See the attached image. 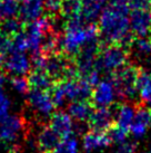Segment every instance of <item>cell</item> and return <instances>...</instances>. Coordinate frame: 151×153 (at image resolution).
Returning <instances> with one entry per match:
<instances>
[{
    "mask_svg": "<svg viewBox=\"0 0 151 153\" xmlns=\"http://www.w3.org/2000/svg\"><path fill=\"white\" fill-rule=\"evenodd\" d=\"M128 63V51L120 46L108 45L101 47L100 54L97 58L96 68L99 72L114 74L123 68Z\"/></svg>",
    "mask_w": 151,
    "mask_h": 153,
    "instance_id": "5",
    "label": "cell"
},
{
    "mask_svg": "<svg viewBox=\"0 0 151 153\" xmlns=\"http://www.w3.org/2000/svg\"><path fill=\"white\" fill-rule=\"evenodd\" d=\"M6 79H7L6 74L0 71V92L4 91V84H6Z\"/></svg>",
    "mask_w": 151,
    "mask_h": 153,
    "instance_id": "34",
    "label": "cell"
},
{
    "mask_svg": "<svg viewBox=\"0 0 151 153\" xmlns=\"http://www.w3.org/2000/svg\"><path fill=\"white\" fill-rule=\"evenodd\" d=\"M114 116V113L109 107H98L89 119V126L95 132L107 133L116 124Z\"/></svg>",
    "mask_w": 151,
    "mask_h": 153,
    "instance_id": "12",
    "label": "cell"
},
{
    "mask_svg": "<svg viewBox=\"0 0 151 153\" xmlns=\"http://www.w3.org/2000/svg\"><path fill=\"white\" fill-rule=\"evenodd\" d=\"M11 86L19 94H26V93L28 94V92H29L30 89L28 78H26L23 76L13 77L12 79H11Z\"/></svg>",
    "mask_w": 151,
    "mask_h": 153,
    "instance_id": "29",
    "label": "cell"
},
{
    "mask_svg": "<svg viewBox=\"0 0 151 153\" xmlns=\"http://www.w3.org/2000/svg\"><path fill=\"white\" fill-rule=\"evenodd\" d=\"M141 69L134 65H126L111 75V82L117 89L118 97L133 100L138 92V78Z\"/></svg>",
    "mask_w": 151,
    "mask_h": 153,
    "instance_id": "4",
    "label": "cell"
},
{
    "mask_svg": "<svg viewBox=\"0 0 151 153\" xmlns=\"http://www.w3.org/2000/svg\"><path fill=\"white\" fill-rule=\"evenodd\" d=\"M129 22L131 33L136 38H147L151 33V11L131 10Z\"/></svg>",
    "mask_w": 151,
    "mask_h": 153,
    "instance_id": "9",
    "label": "cell"
},
{
    "mask_svg": "<svg viewBox=\"0 0 151 153\" xmlns=\"http://www.w3.org/2000/svg\"><path fill=\"white\" fill-rule=\"evenodd\" d=\"M10 49V39L4 37L0 34V62H2L6 57V53Z\"/></svg>",
    "mask_w": 151,
    "mask_h": 153,
    "instance_id": "33",
    "label": "cell"
},
{
    "mask_svg": "<svg viewBox=\"0 0 151 153\" xmlns=\"http://www.w3.org/2000/svg\"><path fill=\"white\" fill-rule=\"evenodd\" d=\"M132 47L136 54L140 57H146L151 54V39L149 38H136Z\"/></svg>",
    "mask_w": 151,
    "mask_h": 153,
    "instance_id": "27",
    "label": "cell"
},
{
    "mask_svg": "<svg viewBox=\"0 0 151 153\" xmlns=\"http://www.w3.org/2000/svg\"><path fill=\"white\" fill-rule=\"evenodd\" d=\"M99 29L95 24L86 25L81 17L67 20L65 24V34L59 37L58 51L70 58H75L84 46L98 40Z\"/></svg>",
    "mask_w": 151,
    "mask_h": 153,
    "instance_id": "2",
    "label": "cell"
},
{
    "mask_svg": "<svg viewBox=\"0 0 151 153\" xmlns=\"http://www.w3.org/2000/svg\"><path fill=\"white\" fill-rule=\"evenodd\" d=\"M52 153H79L78 141L73 136L63 139Z\"/></svg>",
    "mask_w": 151,
    "mask_h": 153,
    "instance_id": "26",
    "label": "cell"
},
{
    "mask_svg": "<svg viewBox=\"0 0 151 153\" xmlns=\"http://www.w3.org/2000/svg\"><path fill=\"white\" fill-rule=\"evenodd\" d=\"M138 92L140 98L151 106V73L141 71L138 78Z\"/></svg>",
    "mask_w": 151,
    "mask_h": 153,
    "instance_id": "23",
    "label": "cell"
},
{
    "mask_svg": "<svg viewBox=\"0 0 151 153\" xmlns=\"http://www.w3.org/2000/svg\"><path fill=\"white\" fill-rule=\"evenodd\" d=\"M27 100H28V104L38 114L42 116H49L54 114L56 105L52 101L50 92L29 89V92L27 94Z\"/></svg>",
    "mask_w": 151,
    "mask_h": 153,
    "instance_id": "8",
    "label": "cell"
},
{
    "mask_svg": "<svg viewBox=\"0 0 151 153\" xmlns=\"http://www.w3.org/2000/svg\"><path fill=\"white\" fill-rule=\"evenodd\" d=\"M20 11V0H0V20L16 18Z\"/></svg>",
    "mask_w": 151,
    "mask_h": 153,
    "instance_id": "24",
    "label": "cell"
},
{
    "mask_svg": "<svg viewBox=\"0 0 151 153\" xmlns=\"http://www.w3.org/2000/svg\"><path fill=\"white\" fill-rule=\"evenodd\" d=\"M151 126V110L146 106H138L136 111L133 122L129 131L133 137L140 139L144 136Z\"/></svg>",
    "mask_w": 151,
    "mask_h": 153,
    "instance_id": "14",
    "label": "cell"
},
{
    "mask_svg": "<svg viewBox=\"0 0 151 153\" xmlns=\"http://www.w3.org/2000/svg\"><path fill=\"white\" fill-rule=\"evenodd\" d=\"M128 4H109L99 18V35L108 45L120 46L128 51L132 47L134 37L130 30Z\"/></svg>",
    "mask_w": 151,
    "mask_h": 153,
    "instance_id": "1",
    "label": "cell"
},
{
    "mask_svg": "<svg viewBox=\"0 0 151 153\" xmlns=\"http://www.w3.org/2000/svg\"><path fill=\"white\" fill-rule=\"evenodd\" d=\"M107 135L110 139V142H116L118 144L122 143L123 141L127 140V135H128V131L123 130V128H119L117 125H113L109 131L107 132Z\"/></svg>",
    "mask_w": 151,
    "mask_h": 153,
    "instance_id": "28",
    "label": "cell"
},
{
    "mask_svg": "<svg viewBox=\"0 0 151 153\" xmlns=\"http://www.w3.org/2000/svg\"><path fill=\"white\" fill-rule=\"evenodd\" d=\"M137 150V143L133 141L126 140L118 145L117 153H134Z\"/></svg>",
    "mask_w": 151,
    "mask_h": 153,
    "instance_id": "32",
    "label": "cell"
},
{
    "mask_svg": "<svg viewBox=\"0 0 151 153\" xmlns=\"http://www.w3.org/2000/svg\"><path fill=\"white\" fill-rule=\"evenodd\" d=\"M45 9V0H20L21 19L27 24L40 19Z\"/></svg>",
    "mask_w": 151,
    "mask_h": 153,
    "instance_id": "15",
    "label": "cell"
},
{
    "mask_svg": "<svg viewBox=\"0 0 151 153\" xmlns=\"http://www.w3.org/2000/svg\"><path fill=\"white\" fill-rule=\"evenodd\" d=\"M118 97L117 89L111 79L100 82L92 91V104L98 107H110Z\"/></svg>",
    "mask_w": 151,
    "mask_h": 153,
    "instance_id": "10",
    "label": "cell"
},
{
    "mask_svg": "<svg viewBox=\"0 0 151 153\" xmlns=\"http://www.w3.org/2000/svg\"><path fill=\"white\" fill-rule=\"evenodd\" d=\"M142 153H151V149L150 150H147V151H144V152H142Z\"/></svg>",
    "mask_w": 151,
    "mask_h": 153,
    "instance_id": "35",
    "label": "cell"
},
{
    "mask_svg": "<svg viewBox=\"0 0 151 153\" xmlns=\"http://www.w3.org/2000/svg\"><path fill=\"white\" fill-rule=\"evenodd\" d=\"M50 94L56 106H62L67 101L72 103L88 101L92 95V89L87 82L78 78L55 83Z\"/></svg>",
    "mask_w": 151,
    "mask_h": 153,
    "instance_id": "3",
    "label": "cell"
},
{
    "mask_svg": "<svg viewBox=\"0 0 151 153\" xmlns=\"http://www.w3.org/2000/svg\"><path fill=\"white\" fill-rule=\"evenodd\" d=\"M62 6V0H45V9L49 13L50 17H55L60 13Z\"/></svg>",
    "mask_w": 151,
    "mask_h": 153,
    "instance_id": "31",
    "label": "cell"
},
{
    "mask_svg": "<svg viewBox=\"0 0 151 153\" xmlns=\"http://www.w3.org/2000/svg\"><path fill=\"white\" fill-rule=\"evenodd\" d=\"M73 63H75V59L68 57L65 54L55 53V54L47 55L43 71L54 79V82L59 83V82L65 81L68 68Z\"/></svg>",
    "mask_w": 151,
    "mask_h": 153,
    "instance_id": "6",
    "label": "cell"
},
{
    "mask_svg": "<svg viewBox=\"0 0 151 153\" xmlns=\"http://www.w3.org/2000/svg\"><path fill=\"white\" fill-rule=\"evenodd\" d=\"M109 0H81L80 17L86 24L92 25L102 13V8Z\"/></svg>",
    "mask_w": 151,
    "mask_h": 153,
    "instance_id": "16",
    "label": "cell"
},
{
    "mask_svg": "<svg viewBox=\"0 0 151 153\" xmlns=\"http://www.w3.org/2000/svg\"><path fill=\"white\" fill-rule=\"evenodd\" d=\"M4 72L13 77L25 76L31 67V60L25 53H9L4 59Z\"/></svg>",
    "mask_w": 151,
    "mask_h": 153,
    "instance_id": "7",
    "label": "cell"
},
{
    "mask_svg": "<svg viewBox=\"0 0 151 153\" xmlns=\"http://www.w3.org/2000/svg\"><path fill=\"white\" fill-rule=\"evenodd\" d=\"M23 24L18 18L0 20V34L8 39H12L23 30Z\"/></svg>",
    "mask_w": 151,
    "mask_h": 153,
    "instance_id": "22",
    "label": "cell"
},
{
    "mask_svg": "<svg viewBox=\"0 0 151 153\" xmlns=\"http://www.w3.org/2000/svg\"><path fill=\"white\" fill-rule=\"evenodd\" d=\"M137 108L131 104H122L116 111V125L128 131L133 122Z\"/></svg>",
    "mask_w": 151,
    "mask_h": 153,
    "instance_id": "21",
    "label": "cell"
},
{
    "mask_svg": "<svg viewBox=\"0 0 151 153\" xmlns=\"http://www.w3.org/2000/svg\"><path fill=\"white\" fill-rule=\"evenodd\" d=\"M28 83L30 89H37L43 92H50L55 85L54 79L45 71L40 69H34L30 73L28 76Z\"/></svg>",
    "mask_w": 151,
    "mask_h": 153,
    "instance_id": "19",
    "label": "cell"
},
{
    "mask_svg": "<svg viewBox=\"0 0 151 153\" xmlns=\"http://www.w3.org/2000/svg\"><path fill=\"white\" fill-rule=\"evenodd\" d=\"M25 121L18 115H9L0 125V139L6 143H13L23 131Z\"/></svg>",
    "mask_w": 151,
    "mask_h": 153,
    "instance_id": "11",
    "label": "cell"
},
{
    "mask_svg": "<svg viewBox=\"0 0 151 153\" xmlns=\"http://www.w3.org/2000/svg\"><path fill=\"white\" fill-rule=\"evenodd\" d=\"M60 13L66 20L79 17L81 13V0H62Z\"/></svg>",
    "mask_w": 151,
    "mask_h": 153,
    "instance_id": "25",
    "label": "cell"
},
{
    "mask_svg": "<svg viewBox=\"0 0 151 153\" xmlns=\"http://www.w3.org/2000/svg\"><path fill=\"white\" fill-rule=\"evenodd\" d=\"M60 142V136L49 126L42 128L37 136V146L41 153H52Z\"/></svg>",
    "mask_w": 151,
    "mask_h": 153,
    "instance_id": "17",
    "label": "cell"
},
{
    "mask_svg": "<svg viewBox=\"0 0 151 153\" xmlns=\"http://www.w3.org/2000/svg\"><path fill=\"white\" fill-rule=\"evenodd\" d=\"M11 106V102L9 97L4 94V91L0 92V122H2L9 116V111Z\"/></svg>",
    "mask_w": 151,
    "mask_h": 153,
    "instance_id": "30",
    "label": "cell"
},
{
    "mask_svg": "<svg viewBox=\"0 0 151 153\" xmlns=\"http://www.w3.org/2000/svg\"><path fill=\"white\" fill-rule=\"evenodd\" d=\"M49 128L52 131H55L60 136L61 140H63L72 136L75 131V124H73L72 117L68 113L59 111L51 115Z\"/></svg>",
    "mask_w": 151,
    "mask_h": 153,
    "instance_id": "13",
    "label": "cell"
},
{
    "mask_svg": "<svg viewBox=\"0 0 151 153\" xmlns=\"http://www.w3.org/2000/svg\"><path fill=\"white\" fill-rule=\"evenodd\" d=\"M110 139L107 133H99V132L90 131L84 135L82 144L86 152H92L95 150L105 149L110 144Z\"/></svg>",
    "mask_w": 151,
    "mask_h": 153,
    "instance_id": "18",
    "label": "cell"
},
{
    "mask_svg": "<svg viewBox=\"0 0 151 153\" xmlns=\"http://www.w3.org/2000/svg\"><path fill=\"white\" fill-rule=\"evenodd\" d=\"M93 104L89 101H79L73 102L69 105L68 114L72 117V120H76L78 122H87L89 121L91 114L93 113Z\"/></svg>",
    "mask_w": 151,
    "mask_h": 153,
    "instance_id": "20",
    "label": "cell"
}]
</instances>
